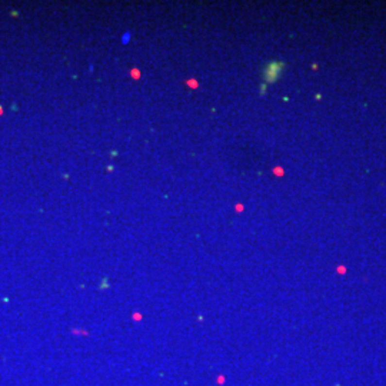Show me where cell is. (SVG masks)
<instances>
[{
  "instance_id": "obj_1",
  "label": "cell",
  "mask_w": 386,
  "mask_h": 386,
  "mask_svg": "<svg viewBox=\"0 0 386 386\" xmlns=\"http://www.w3.org/2000/svg\"><path fill=\"white\" fill-rule=\"evenodd\" d=\"M282 67L283 65L282 63H279V62L269 63L268 67H266V70H265V77H266V80H268V82H275V80L279 77V75H281Z\"/></svg>"
}]
</instances>
